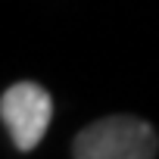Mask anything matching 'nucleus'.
Instances as JSON below:
<instances>
[{
    "label": "nucleus",
    "mask_w": 159,
    "mask_h": 159,
    "mask_svg": "<svg viewBox=\"0 0 159 159\" xmlns=\"http://www.w3.org/2000/svg\"><path fill=\"white\" fill-rule=\"evenodd\" d=\"M75 159H153L159 134L140 116H106L81 128L72 140Z\"/></svg>",
    "instance_id": "1"
},
{
    "label": "nucleus",
    "mask_w": 159,
    "mask_h": 159,
    "mask_svg": "<svg viewBox=\"0 0 159 159\" xmlns=\"http://www.w3.org/2000/svg\"><path fill=\"white\" fill-rule=\"evenodd\" d=\"M0 119H3L16 150L31 153L50 128L53 97L47 94V88H41L34 81H16L0 97Z\"/></svg>",
    "instance_id": "2"
}]
</instances>
